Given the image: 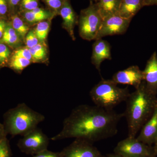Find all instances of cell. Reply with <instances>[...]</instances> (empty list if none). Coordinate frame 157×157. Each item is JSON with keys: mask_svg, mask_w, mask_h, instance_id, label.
<instances>
[{"mask_svg": "<svg viewBox=\"0 0 157 157\" xmlns=\"http://www.w3.org/2000/svg\"><path fill=\"white\" fill-rule=\"evenodd\" d=\"M144 6V0H122L118 14L126 19L132 20Z\"/></svg>", "mask_w": 157, "mask_h": 157, "instance_id": "16", "label": "cell"}, {"mask_svg": "<svg viewBox=\"0 0 157 157\" xmlns=\"http://www.w3.org/2000/svg\"><path fill=\"white\" fill-rule=\"evenodd\" d=\"M26 47L28 48H33L40 43L39 39L37 38L34 30H30L25 38Z\"/></svg>", "mask_w": 157, "mask_h": 157, "instance_id": "25", "label": "cell"}, {"mask_svg": "<svg viewBox=\"0 0 157 157\" xmlns=\"http://www.w3.org/2000/svg\"><path fill=\"white\" fill-rule=\"evenodd\" d=\"M11 55L10 47L0 42V68L8 66Z\"/></svg>", "mask_w": 157, "mask_h": 157, "instance_id": "23", "label": "cell"}, {"mask_svg": "<svg viewBox=\"0 0 157 157\" xmlns=\"http://www.w3.org/2000/svg\"><path fill=\"white\" fill-rule=\"evenodd\" d=\"M111 47L109 42L102 39H96L93 45L91 62L100 72L101 65L105 60H111Z\"/></svg>", "mask_w": 157, "mask_h": 157, "instance_id": "12", "label": "cell"}, {"mask_svg": "<svg viewBox=\"0 0 157 157\" xmlns=\"http://www.w3.org/2000/svg\"><path fill=\"white\" fill-rule=\"evenodd\" d=\"M50 26V23L48 21V20L43 21L38 23L36 28L34 29L37 38L41 43L45 42L47 39Z\"/></svg>", "mask_w": 157, "mask_h": 157, "instance_id": "21", "label": "cell"}, {"mask_svg": "<svg viewBox=\"0 0 157 157\" xmlns=\"http://www.w3.org/2000/svg\"><path fill=\"white\" fill-rule=\"evenodd\" d=\"M111 79L116 84L131 85L136 89L144 81L143 70L137 66H132L114 73Z\"/></svg>", "mask_w": 157, "mask_h": 157, "instance_id": "10", "label": "cell"}, {"mask_svg": "<svg viewBox=\"0 0 157 157\" xmlns=\"http://www.w3.org/2000/svg\"><path fill=\"white\" fill-rule=\"evenodd\" d=\"M136 138L139 141L151 146L157 140V104L153 113L144 124Z\"/></svg>", "mask_w": 157, "mask_h": 157, "instance_id": "11", "label": "cell"}, {"mask_svg": "<svg viewBox=\"0 0 157 157\" xmlns=\"http://www.w3.org/2000/svg\"><path fill=\"white\" fill-rule=\"evenodd\" d=\"M12 55L15 56L27 59L29 60L32 62H33V58H32L29 48H28L27 47H26L25 48H20L16 49L13 53H12Z\"/></svg>", "mask_w": 157, "mask_h": 157, "instance_id": "28", "label": "cell"}, {"mask_svg": "<svg viewBox=\"0 0 157 157\" xmlns=\"http://www.w3.org/2000/svg\"><path fill=\"white\" fill-rule=\"evenodd\" d=\"M3 140H4V139H3ZM2 140H0V142H1V141H2Z\"/></svg>", "mask_w": 157, "mask_h": 157, "instance_id": "39", "label": "cell"}, {"mask_svg": "<svg viewBox=\"0 0 157 157\" xmlns=\"http://www.w3.org/2000/svg\"><path fill=\"white\" fill-rule=\"evenodd\" d=\"M32 63L29 60L11 55L7 67L17 73H21Z\"/></svg>", "mask_w": 157, "mask_h": 157, "instance_id": "20", "label": "cell"}, {"mask_svg": "<svg viewBox=\"0 0 157 157\" xmlns=\"http://www.w3.org/2000/svg\"><path fill=\"white\" fill-rule=\"evenodd\" d=\"M9 19L10 20L9 22L21 39H25L30 30L29 27L26 24L25 21L18 13L11 14Z\"/></svg>", "mask_w": 157, "mask_h": 157, "instance_id": "19", "label": "cell"}, {"mask_svg": "<svg viewBox=\"0 0 157 157\" xmlns=\"http://www.w3.org/2000/svg\"><path fill=\"white\" fill-rule=\"evenodd\" d=\"M4 125L7 135L24 136L37 128L45 119L43 114L29 107L25 103L17 104L4 113Z\"/></svg>", "mask_w": 157, "mask_h": 157, "instance_id": "3", "label": "cell"}, {"mask_svg": "<svg viewBox=\"0 0 157 157\" xmlns=\"http://www.w3.org/2000/svg\"><path fill=\"white\" fill-rule=\"evenodd\" d=\"M21 0H8L9 2L10 15L19 12L20 5Z\"/></svg>", "mask_w": 157, "mask_h": 157, "instance_id": "30", "label": "cell"}, {"mask_svg": "<svg viewBox=\"0 0 157 157\" xmlns=\"http://www.w3.org/2000/svg\"><path fill=\"white\" fill-rule=\"evenodd\" d=\"M7 133L5 131V128L3 124L0 122V140L7 138Z\"/></svg>", "mask_w": 157, "mask_h": 157, "instance_id": "33", "label": "cell"}, {"mask_svg": "<svg viewBox=\"0 0 157 157\" xmlns=\"http://www.w3.org/2000/svg\"><path fill=\"white\" fill-rule=\"evenodd\" d=\"M1 18H2V17H1V15H0V19H1Z\"/></svg>", "mask_w": 157, "mask_h": 157, "instance_id": "38", "label": "cell"}, {"mask_svg": "<svg viewBox=\"0 0 157 157\" xmlns=\"http://www.w3.org/2000/svg\"><path fill=\"white\" fill-rule=\"evenodd\" d=\"M49 143L48 136L37 128L23 136L18 140L17 146L24 153L34 155L48 149Z\"/></svg>", "mask_w": 157, "mask_h": 157, "instance_id": "7", "label": "cell"}, {"mask_svg": "<svg viewBox=\"0 0 157 157\" xmlns=\"http://www.w3.org/2000/svg\"><path fill=\"white\" fill-rule=\"evenodd\" d=\"M8 22L6 19L3 18H1L0 19V40L2 38L3 34Z\"/></svg>", "mask_w": 157, "mask_h": 157, "instance_id": "32", "label": "cell"}, {"mask_svg": "<svg viewBox=\"0 0 157 157\" xmlns=\"http://www.w3.org/2000/svg\"><path fill=\"white\" fill-rule=\"evenodd\" d=\"M157 0H144L145 6H157Z\"/></svg>", "mask_w": 157, "mask_h": 157, "instance_id": "34", "label": "cell"}, {"mask_svg": "<svg viewBox=\"0 0 157 157\" xmlns=\"http://www.w3.org/2000/svg\"><path fill=\"white\" fill-rule=\"evenodd\" d=\"M10 9L8 0H0V15L2 18L7 20L10 17Z\"/></svg>", "mask_w": 157, "mask_h": 157, "instance_id": "29", "label": "cell"}, {"mask_svg": "<svg viewBox=\"0 0 157 157\" xmlns=\"http://www.w3.org/2000/svg\"><path fill=\"white\" fill-rule=\"evenodd\" d=\"M21 39L8 21L5 32L0 42L4 43L11 48L17 47L21 44Z\"/></svg>", "mask_w": 157, "mask_h": 157, "instance_id": "18", "label": "cell"}, {"mask_svg": "<svg viewBox=\"0 0 157 157\" xmlns=\"http://www.w3.org/2000/svg\"><path fill=\"white\" fill-rule=\"evenodd\" d=\"M114 153L123 157H156L154 147L137 140L136 137L128 136L117 144Z\"/></svg>", "mask_w": 157, "mask_h": 157, "instance_id": "6", "label": "cell"}, {"mask_svg": "<svg viewBox=\"0 0 157 157\" xmlns=\"http://www.w3.org/2000/svg\"><path fill=\"white\" fill-rule=\"evenodd\" d=\"M18 14L26 22L28 23H38L43 21L52 18L56 15L49 10L38 7L33 11H21Z\"/></svg>", "mask_w": 157, "mask_h": 157, "instance_id": "15", "label": "cell"}, {"mask_svg": "<svg viewBox=\"0 0 157 157\" xmlns=\"http://www.w3.org/2000/svg\"><path fill=\"white\" fill-rule=\"evenodd\" d=\"M144 81L151 92L157 94V54L153 52L143 70Z\"/></svg>", "mask_w": 157, "mask_h": 157, "instance_id": "14", "label": "cell"}, {"mask_svg": "<svg viewBox=\"0 0 157 157\" xmlns=\"http://www.w3.org/2000/svg\"><path fill=\"white\" fill-rule=\"evenodd\" d=\"M39 7V0H21L19 12L33 11Z\"/></svg>", "mask_w": 157, "mask_h": 157, "instance_id": "24", "label": "cell"}, {"mask_svg": "<svg viewBox=\"0 0 157 157\" xmlns=\"http://www.w3.org/2000/svg\"><path fill=\"white\" fill-rule=\"evenodd\" d=\"M58 14L63 20V26L73 40H75L74 29L78 23V17L69 0H65Z\"/></svg>", "mask_w": 157, "mask_h": 157, "instance_id": "13", "label": "cell"}, {"mask_svg": "<svg viewBox=\"0 0 157 157\" xmlns=\"http://www.w3.org/2000/svg\"><path fill=\"white\" fill-rule=\"evenodd\" d=\"M124 113H117L86 104L78 105L65 118L61 131L52 140L67 138L83 139L93 142L113 137L117 132V124Z\"/></svg>", "mask_w": 157, "mask_h": 157, "instance_id": "1", "label": "cell"}, {"mask_svg": "<svg viewBox=\"0 0 157 157\" xmlns=\"http://www.w3.org/2000/svg\"><path fill=\"white\" fill-rule=\"evenodd\" d=\"M131 21L121 17L118 14L105 17L103 19L97 39H102L107 36L122 35L126 32Z\"/></svg>", "mask_w": 157, "mask_h": 157, "instance_id": "9", "label": "cell"}, {"mask_svg": "<svg viewBox=\"0 0 157 157\" xmlns=\"http://www.w3.org/2000/svg\"><path fill=\"white\" fill-rule=\"evenodd\" d=\"M154 146L153 147L154 149L155 153L156 156L157 155V140L156 141L155 143L154 144Z\"/></svg>", "mask_w": 157, "mask_h": 157, "instance_id": "36", "label": "cell"}, {"mask_svg": "<svg viewBox=\"0 0 157 157\" xmlns=\"http://www.w3.org/2000/svg\"><path fill=\"white\" fill-rule=\"evenodd\" d=\"M126 102L124 113L128 123V136L136 137L153 113L157 104V95L147 89L143 81L135 91L130 93Z\"/></svg>", "mask_w": 157, "mask_h": 157, "instance_id": "2", "label": "cell"}, {"mask_svg": "<svg viewBox=\"0 0 157 157\" xmlns=\"http://www.w3.org/2000/svg\"><path fill=\"white\" fill-rule=\"evenodd\" d=\"M0 157H11V147L7 138L0 142Z\"/></svg>", "mask_w": 157, "mask_h": 157, "instance_id": "27", "label": "cell"}, {"mask_svg": "<svg viewBox=\"0 0 157 157\" xmlns=\"http://www.w3.org/2000/svg\"><path fill=\"white\" fill-rule=\"evenodd\" d=\"M122 0H97L95 3L104 19L109 15L118 14Z\"/></svg>", "mask_w": 157, "mask_h": 157, "instance_id": "17", "label": "cell"}, {"mask_svg": "<svg viewBox=\"0 0 157 157\" xmlns=\"http://www.w3.org/2000/svg\"><path fill=\"white\" fill-rule=\"evenodd\" d=\"M48 9L56 14H58L65 0H43Z\"/></svg>", "mask_w": 157, "mask_h": 157, "instance_id": "26", "label": "cell"}, {"mask_svg": "<svg viewBox=\"0 0 157 157\" xmlns=\"http://www.w3.org/2000/svg\"><path fill=\"white\" fill-rule=\"evenodd\" d=\"M103 21L95 3L90 2L87 8L81 10L78 17L79 36L87 41L95 40Z\"/></svg>", "mask_w": 157, "mask_h": 157, "instance_id": "5", "label": "cell"}, {"mask_svg": "<svg viewBox=\"0 0 157 157\" xmlns=\"http://www.w3.org/2000/svg\"><path fill=\"white\" fill-rule=\"evenodd\" d=\"M31 157H61L59 152H53L48 149L39 152Z\"/></svg>", "mask_w": 157, "mask_h": 157, "instance_id": "31", "label": "cell"}, {"mask_svg": "<svg viewBox=\"0 0 157 157\" xmlns=\"http://www.w3.org/2000/svg\"><path fill=\"white\" fill-rule=\"evenodd\" d=\"M97 1V0H90V2H95Z\"/></svg>", "mask_w": 157, "mask_h": 157, "instance_id": "37", "label": "cell"}, {"mask_svg": "<svg viewBox=\"0 0 157 157\" xmlns=\"http://www.w3.org/2000/svg\"><path fill=\"white\" fill-rule=\"evenodd\" d=\"M29 50L33 58V62L42 61L45 60L47 56V48L45 47V45L42 44L41 42L33 48H29Z\"/></svg>", "mask_w": 157, "mask_h": 157, "instance_id": "22", "label": "cell"}, {"mask_svg": "<svg viewBox=\"0 0 157 157\" xmlns=\"http://www.w3.org/2000/svg\"><path fill=\"white\" fill-rule=\"evenodd\" d=\"M59 152L61 157H106L92 143L80 139H75Z\"/></svg>", "mask_w": 157, "mask_h": 157, "instance_id": "8", "label": "cell"}, {"mask_svg": "<svg viewBox=\"0 0 157 157\" xmlns=\"http://www.w3.org/2000/svg\"><path fill=\"white\" fill-rule=\"evenodd\" d=\"M112 79L102 78L90 91L91 99L95 105L107 109L126 101L130 93L128 87L122 88Z\"/></svg>", "mask_w": 157, "mask_h": 157, "instance_id": "4", "label": "cell"}, {"mask_svg": "<svg viewBox=\"0 0 157 157\" xmlns=\"http://www.w3.org/2000/svg\"><path fill=\"white\" fill-rule=\"evenodd\" d=\"M107 157H123L121 156L120 155L117 154H110L107 155Z\"/></svg>", "mask_w": 157, "mask_h": 157, "instance_id": "35", "label": "cell"}]
</instances>
